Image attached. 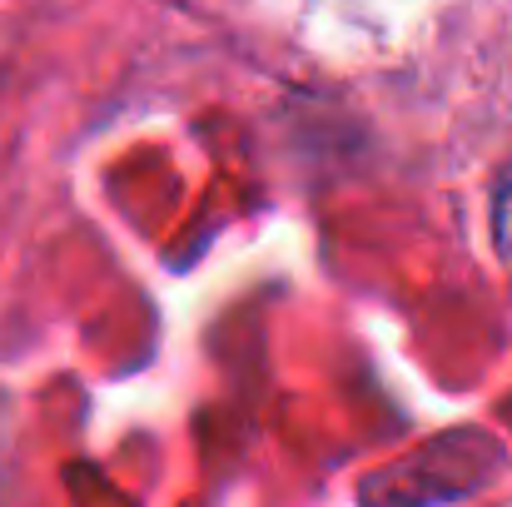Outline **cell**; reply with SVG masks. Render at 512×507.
<instances>
[{
	"label": "cell",
	"instance_id": "cell-1",
	"mask_svg": "<svg viewBox=\"0 0 512 507\" xmlns=\"http://www.w3.org/2000/svg\"><path fill=\"white\" fill-rule=\"evenodd\" d=\"M438 463H443V438L428 443V448H423L418 458H408L403 468L373 473V483L363 488V503L368 507H433L438 503V493H433L438 478H443L448 493H463L468 483H478V478L498 463V453L483 443V433H463V443H458V453L448 458V468H438Z\"/></svg>",
	"mask_w": 512,
	"mask_h": 507
},
{
	"label": "cell",
	"instance_id": "cell-2",
	"mask_svg": "<svg viewBox=\"0 0 512 507\" xmlns=\"http://www.w3.org/2000/svg\"><path fill=\"white\" fill-rule=\"evenodd\" d=\"M493 234H498V259H503V269H508V279H512V169L503 174V184H498V204H493Z\"/></svg>",
	"mask_w": 512,
	"mask_h": 507
}]
</instances>
